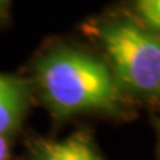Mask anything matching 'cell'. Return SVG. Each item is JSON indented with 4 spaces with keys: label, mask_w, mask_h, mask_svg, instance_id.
Here are the masks:
<instances>
[{
    "label": "cell",
    "mask_w": 160,
    "mask_h": 160,
    "mask_svg": "<svg viewBox=\"0 0 160 160\" xmlns=\"http://www.w3.org/2000/svg\"><path fill=\"white\" fill-rule=\"evenodd\" d=\"M108 67L123 93L141 98L160 97V37L137 19L116 17L95 25Z\"/></svg>",
    "instance_id": "2"
},
{
    "label": "cell",
    "mask_w": 160,
    "mask_h": 160,
    "mask_svg": "<svg viewBox=\"0 0 160 160\" xmlns=\"http://www.w3.org/2000/svg\"><path fill=\"white\" fill-rule=\"evenodd\" d=\"M11 159V151H9V141L6 137L0 135V160Z\"/></svg>",
    "instance_id": "6"
},
{
    "label": "cell",
    "mask_w": 160,
    "mask_h": 160,
    "mask_svg": "<svg viewBox=\"0 0 160 160\" xmlns=\"http://www.w3.org/2000/svg\"><path fill=\"white\" fill-rule=\"evenodd\" d=\"M138 22L160 37V0H132Z\"/></svg>",
    "instance_id": "5"
},
{
    "label": "cell",
    "mask_w": 160,
    "mask_h": 160,
    "mask_svg": "<svg viewBox=\"0 0 160 160\" xmlns=\"http://www.w3.org/2000/svg\"><path fill=\"white\" fill-rule=\"evenodd\" d=\"M33 76L43 105L58 120L83 113L117 114L126 107L108 64L73 46L43 51L33 64Z\"/></svg>",
    "instance_id": "1"
},
{
    "label": "cell",
    "mask_w": 160,
    "mask_h": 160,
    "mask_svg": "<svg viewBox=\"0 0 160 160\" xmlns=\"http://www.w3.org/2000/svg\"><path fill=\"white\" fill-rule=\"evenodd\" d=\"M9 5H11V0H0V27L8 22Z\"/></svg>",
    "instance_id": "7"
},
{
    "label": "cell",
    "mask_w": 160,
    "mask_h": 160,
    "mask_svg": "<svg viewBox=\"0 0 160 160\" xmlns=\"http://www.w3.org/2000/svg\"><path fill=\"white\" fill-rule=\"evenodd\" d=\"M159 131H160V128H159Z\"/></svg>",
    "instance_id": "8"
},
{
    "label": "cell",
    "mask_w": 160,
    "mask_h": 160,
    "mask_svg": "<svg viewBox=\"0 0 160 160\" xmlns=\"http://www.w3.org/2000/svg\"><path fill=\"white\" fill-rule=\"evenodd\" d=\"M31 98L28 80L0 73V135L17 132L27 116Z\"/></svg>",
    "instance_id": "4"
},
{
    "label": "cell",
    "mask_w": 160,
    "mask_h": 160,
    "mask_svg": "<svg viewBox=\"0 0 160 160\" xmlns=\"http://www.w3.org/2000/svg\"><path fill=\"white\" fill-rule=\"evenodd\" d=\"M28 160H107L89 132L79 131L62 139H39L31 145Z\"/></svg>",
    "instance_id": "3"
}]
</instances>
